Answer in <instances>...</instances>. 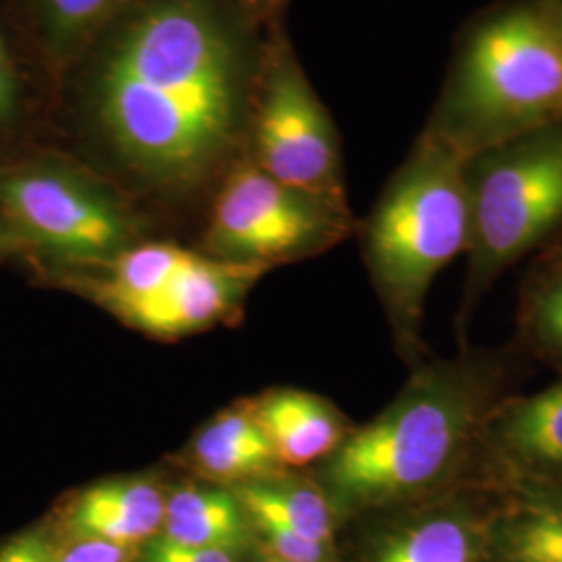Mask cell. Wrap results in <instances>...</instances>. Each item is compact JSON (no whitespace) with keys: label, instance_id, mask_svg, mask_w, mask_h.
<instances>
[{"label":"cell","instance_id":"2","mask_svg":"<svg viewBox=\"0 0 562 562\" xmlns=\"http://www.w3.org/2000/svg\"><path fill=\"white\" fill-rule=\"evenodd\" d=\"M496 380L480 362L423 367L382 415L323 459L319 487L340 513L411 503L462 469L494 408Z\"/></svg>","mask_w":562,"mask_h":562},{"label":"cell","instance_id":"11","mask_svg":"<svg viewBox=\"0 0 562 562\" xmlns=\"http://www.w3.org/2000/svg\"><path fill=\"white\" fill-rule=\"evenodd\" d=\"M487 515L467 498L425 506L383 531L364 562H485Z\"/></svg>","mask_w":562,"mask_h":562},{"label":"cell","instance_id":"9","mask_svg":"<svg viewBox=\"0 0 562 562\" xmlns=\"http://www.w3.org/2000/svg\"><path fill=\"white\" fill-rule=\"evenodd\" d=\"M262 273L261 267L217 261L194 250L157 296L125 308L117 319L155 338L190 336L232 319Z\"/></svg>","mask_w":562,"mask_h":562},{"label":"cell","instance_id":"17","mask_svg":"<svg viewBox=\"0 0 562 562\" xmlns=\"http://www.w3.org/2000/svg\"><path fill=\"white\" fill-rule=\"evenodd\" d=\"M165 540L244 554L255 540L246 508L232 487L217 483L183 485L167 494L161 533Z\"/></svg>","mask_w":562,"mask_h":562},{"label":"cell","instance_id":"12","mask_svg":"<svg viewBox=\"0 0 562 562\" xmlns=\"http://www.w3.org/2000/svg\"><path fill=\"white\" fill-rule=\"evenodd\" d=\"M515 477V492L487 515L485 562H562V480Z\"/></svg>","mask_w":562,"mask_h":562},{"label":"cell","instance_id":"22","mask_svg":"<svg viewBox=\"0 0 562 562\" xmlns=\"http://www.w3.org/2000/svg\"><path fill=\"white\" fill-rule=\"evenodd\" d=\"M132 562H238V554L211 548H190L155 536L138 548Z\"/></svg>","mask_w":562,"mask_h":562},{"label":"cell","instance_id":"26","mask_svg":"<svg viewBox=\"0 0 562 562\" xmlns=\"http://www.w3.org/2000/svg\"><path fill=\"white\" fill-rule=\"evenodd\" d=\"M546 4L550 7V11H552L554 20H557V23H559V25H561L562 30V0H548Z\"/></svg>","mask_w":562,"mask_h":562},{"label":"cell","instance_id":"4","mask_svg":"<svg viewBox=\"0 0 562 562\" xmlns=\"http://www.w3.org/2000/svg\"><path fill=\"white\" fill-rule=\"evenodd\" d=\"M469 161L431 130L364 223V261L404 350L417 348L425 296L471 241Z\"/></svg>","mask_w":562,"mask_h":562},{"label":"cell","instance_id":"15","mask_svg":"<svg viewBox=\"0 0 562 562\" xmlns=\"http://www.w3.org/2000/svg\"><path fill=\"white\" fill-rule=\"evenodd\" d=\"M30 50L57 83L127 0H11Z\"/></svg>","mask_w":562,"mask_h":562},{"label":"cell","instance_id":"20","mask_svg":"<svg viewBox=\"0 0 562 562\" xmlns=\"http://www.w3.org/2000/svg\"><path fill=\"white\" fill-rule=\"evenodd\" d=\"M36 80L11 25L0 15V138L15 134L32 117Z\"/></svg>","mask_w":562,"mask_h":562},{"label":"cell","instance_id":"18","mask_svg":"<svg viewBox=\"0 0 562 562\" xmlns=\"http://www.w3.org/2000/svg\"><path fill=\"white\" fill-rule=\"evenodd\" d=\"M285 471L232 485V490L250 521L273 522L302 538L334 546L338 515L319 483Z\"/></svg>","mask_w":562,"mask_h":562},{"label":"cell","instance_id":"7","mask_svg":"<svg viewBox=\"0 0 562 562\" xmlns=\"http://www.w3.org/2000/svg\"><path fill=\"white\" fill-rule=\"evenodd\" d=\"M352 227L348 206L290 188L241 159L211 199L201 252L267 271L322 255Z\"/></svg>","mask_w":562,"mask_h":562},{"label":"cell","instance_id":"1","mask_svg":"<svg viewBox=\"0 0 562 562\" xmlns=\"http://www.w3.org/2000/svg\"><path fill=\"white\" fill-rule=\"evenodd\" d=\"M278 21L244 0H127L55 90L76 157L132 201L213 199L246 159Z\"/></svg>","mask_w":562,"mask_h":562},{"label":"cell","instance_id":"14","mask_svg":"<svg viewBox=\"0 0 562 562\" xmlns=\"http://www.w3.org/2000/svg\"><path fill=\"white\" fill-rule=\"evenodd\" d=\"M248 404L283 469L327 459L352 431L334 404L301 390H271Z\"/></svg>","mask_w":562,"mask_h":562},{"label":"cell","instance_id":"24","mask_svg":"<svg viewBox=\"0 0 562 562\" xmlns=\"http://www.w3.org/2000/svg\"><path fill=\"white\" fill-rule=\"evenodd\" d=\"M246 4H250L259 15L265 20H280L283 13V7L288 4V0H244Z\"/></svg>","mask_w":562,"mask_h":562},{"label":"cell","instance_id":"10","mask_svg":"<svg viewBox=\"0 0 562 562\" xmlns=\"http://www.w3.org/2000/svg\"><path fill=\"white\" fill-rule=\"evenodd\" d=\"M167 492L146 477L92 483L60 508V538L140 548L161 533Z\"/></svg>","mask_w":562,"mask_h":562},{"label":"cell","instance_id":"23","mask_svg":"<svg viewBox=\"0 0 562 562\" xmlns=\"http://www.w3.org/2000/svg\"><path fill=\"white\" fill-rule=\"evenodd\" d=\"M138 548L83 538H60L55 562H132Z\"/></svg>","mask_w":562,"mask_h":562},{"label":"cell","instance_id":"27","mask_svg":"<svg viewBox=\"0 0 562 562\" xmlns=\"http://www.w3.org/2000/svg\"><path fill=\"white\" fill-rule=\"evenodd\" d=\"M257 562H285V561H281V559H276V557H269V554H265V552H262L261 561H257Z\"/></svg>","mask_w":562,"mask_h":562},{"label":"cell","instance_id":"3","mask_svg":"<svg viewBox=\"0 0 562 562\" xmlns=\"http://www.w3.org/2000/svg\"><path fill=\"white\" fill-rule=\"evenodd\" d=\"M562 121V30L550 7L517 4L464 44L427 130L467 161Z\"/></svg>","mask_w":562,"mask_h":562},{"label":"cell","instance_id":"21","mask_svg":"<svg viewBox=\"0 0 562 562\" xmlns=\"http://www.w3.org/2000/svg\"><path fill=\"white\" fill-rule=\"evenodd\" d=\"M59 536L53 527L23 529L0 543V562H55Z\"/></svg>","mask_w":562,"mask_h":562},{"label":"cell","instance_id":"5","mask_svg":"<svg viewBox=\"0 0 562 562\" xmlns=\"http://www.w3.org/2000/svg\"><path fill=\"white\" fill-rule=\"evenodd\" d=\"M0 217L18 246L67 276L101 269L148 240V222L120 186L76 155L0 165Z\"/></svg>","mask_w":562,"mask_h":562},{"label":"cell","instance_id":"19","mask_svg":"<svg viewBox=\"0 0 562 562\" xmlns=\"http://www.w3.org/2000/svg\"><path fill=\"white\" fill-rule=\"evenodd\" d=\"M521 325L533 346L562 357V246L546 255L525 283Z\"/></svg>","mask_w":562,"mask_h":562},{"label":"cell","instance_id":"25","mask_svg":"<svg viewBox=\"0 0 562 562\" xmlns=\"http://www.w3.org/2000/svg\"><path fill=\"white\" fill-rule=\"evenodd\" d=\"M15 248H20L18 240L13 238L11 229L7 227V223L2 222V217H0V259L7 257V255H9L11 250H15Z\"/></svg>","mask_w":562,"mask_h":562},{"label":"cell","instance_id":"13","mask_svg":"<svg viewBox=\"0 0 562 562\" xmlns=\"http://www.w3.org/2000/svg\"><path fill=\"white\" fill-rule=\"evenodd\" d=\"M482 436L515 475L562 480V382L494 406Z\"/></svg>","mask_w":562,"mask_h":562},{"label":"cell","instance_id":"6","mask_svg":"<svg viewBox=\"0 0 562 562\" xmlns=\"http://www.w3.org/2000/svg\"><path fill=\"white\" fill-rule=\"evenodd\" d=\"M473 301L562 222V121L469 161Z\"/></svg>","mask_w":562,"mask_h":562},{"label":"cell","instance_id":"16","mask_svg":"<svg viewBox=\"0 0 562 562\" xmlns=\"http://www.w3.org/2000/svg\"><path fill=\"white\" fill-rule=\"evenodd\" d=\"M190 467L217 485L259 480L285 471L248 401L225 408L188 446Z\"/></svg>","mask_w":562,"mask_h":562},{"label":"cell","instance_id":"8","mask_svg":"<svg viewBox=\"0 0 562 562\" xmlns=\"http://www.w3.org/2000/svg\"><path fill=\"white\" fill-rule=\"evenodd\" d=\"M246 159L290 188L348 206L338 130L281 21L267 42Z\"/></svg>","mask_w":562,"mask_h":562}]
</instances>
